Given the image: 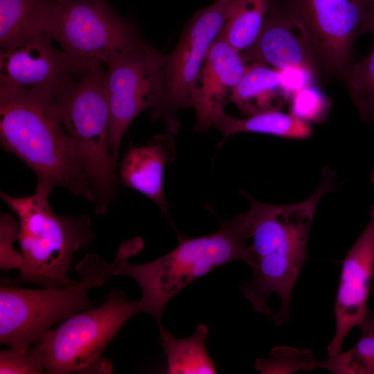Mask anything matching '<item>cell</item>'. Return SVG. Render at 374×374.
I'll return each instance as SVG.
<instances>
[{
    "mask_svg": "<svg viewBox=\"0 0 374 374\" xmlns=\"http://www.w3.org/2000/svg\"><path fill=\"white\" fill-rule=\"evenodd\" d=\"M238 217L244 235L252 239L244 261L253 273L240 290L254 310L267 316L269 296L278 294L281 308L271 317L278 326L290 317L291 294L308 257L310 226L285 208L258 201Z\"/></svg>",
    "mask_w": 374,
    "mask_h": 374,
    "instance_id": "6da1fadb",
    "label": "cell"
},
{
    "mask_svg": "<svg viewBox=\"0 0 374 374\" xmlns=\"http://www.w3.org/2000/svg\"><path fill=\"white\" fill-rule=\"evenodd\" d=\"M52 105L0 91L1 145L33 170L37 186L50 192L66 188L95 202L93 187Z\"/></svg>",
    "mask_w": 374,
    "mask_h": 374,
    "instance_id": "7a4b0ae2",
    "label": "cell"
},
{
    "mask_svg": "<svg viewBox=\"0 0 374 374\" xmlns=\"http://www.w3.org/2000/svg\"><path fill=\"white\" fill-rule=\"evenodd\" d=\"M139 238L121 245L111 262L89 253L76 265L78 279L60 287H0V343L27 348L37 344L55 323L95 306L89 291L109 281L119 263L141 250Z\"/></svg>",
    "mask_w": 374,
    "mask_h": 374,
    "instance_id": "3957f363",
    "label": "cell"
},
{
    "mask_svg": "<svg viewBox=\"0 0 374 374\" xmlns=\"http://www.w3.org/2000/svg\"><path fill=\"white\" fill-rule=\"evenodd\" d=\"M106 65L94 62L64 87L53 109L96 195L95 213L103 215L116 193V167L109 148V107Z\"/></svg>",
    "mask_w": 374,
    "mask_h": 374,
    "instance_id": "277c9868",
    "label": "cell"
},
{
    "mask_svg": "<svg viewBox=\"0 0 374 374\" xmlns=\"http://www.w3.org/2000/svg\"><path fill=\"white\" fill-rule=\"evenodd\" d=\"M51 192L36 186L33 195L16 197L1 192L6 204L17 215L19 242L24 264L16 279L8 285L35 283L42 287L73 284L68 277L73 256L93 239L87 215H60L51 208Z\"/></svg>",
    "mask_w": 374,
    "mask_h": 374,
    "instance_id": "5b68a950",
    "label": "cell"
},
{
    "mask_svg": "<svg viewBox=\"0 0 374 374\" xmlns=\"http://www.w3.org/2000/svg\"><path fill=\"white\" fill-rule=\"evenodd\" d=\"M179 244L170 253L153 260L134 265L122 260L114 276H127L140 285L142 312L161 325L168 302L195 279L227 262L244 261L247 238L235 218L220 220L219 229L210 235L188 238L180 235Z\"/></svg>",
    "mask_w": 374,
    "mask_h": 374,
    "instance_id": "8992f818",
    "label": "cell"
},
{
    "mask_svg": "<svg viewBox=\"0 0 374 374\" xmlns=\"http://www.w3.org/2000/svg\"><path fill=\"white\" fill-rule=\"evenodd\" d=\"M139 312L140 301H128L124 292L112 290L102 305L70 317L30 347L46 373H109L111 363L100 355Z\"/></svg>",
    "mask_w": 374,
    "mask_h": 374,
    "instance_id": "52a82bcc",
    "label": "cell"
},
{
    "mask_svg": "<svg viewBox=\"0 0 374 374\" xmlns=\"http://www.w3.org/2000/svg\"><path fill=\"white\" fill-rule=\"evenodd\" d=\"M45 32L82 67L105 64L144 41L107 0H53Z\"/></svg>",
    "mask_w": 374,
    "mask_h": 374,
    "instance_id": "ba28073f",
    "label": "cell"
},
{
    "mask_svg": "<svg viewBox=\"0 0 374 374\" xmlns=\"http://www.w3.org/2000/svg\"><path fill=\"white\" fill-rule=\"evenodd\" d=\"M105 65L109 148L117 166L121 140L132 122L145 109L157 107L163 98L164 54L143 41L111 58Z\"/></svg>",
    "mask_w": 374,
    "mask_h": 374,
    "instance_id": "9c48e42d",
    "label": "cell"
},
{
    "mask_svg": "<svg viewBox=\"0 0 374 374\" xmlns=\"http://www.w3.org/2000/svg\"><path fill=\"white\" fill-rule=\"evenodd\" d=\"M233 1L215 0L199 10L187 24L175 49L164 55L165 93L150 116L153 121L162 122L171 134H176L180 125L178 112L192 107V91Z\"/></svg>",
    "mask_w": 374,
    "mask_h": 374,
    "instance_id": "30bf717a",
    "label": "cell"
},
{
    "mask_svg": "<svg viewBox=\"0 0 374 374\" xmlns=\"http://www.w3.org/2000/svg\"><path fill=\"white\" fill-rule=\"evenodd\" d=\"M304 30L319 75L344 81L364 18L355 0H279Z\"/></svg>",
    "mask_w": 374,
    "mask_h": 374,
    "instance_id": "8fae6325",
    "label": "cell"
},
{
    "mask_svg": "<svg viewBox=\"0 0 374 374\" xmlns=\"http://www.w3.org/2000/svg\"><path fill=\"white\" fill-rule=\"evenodd\" d=\"M47 33L0 51V91L53 103L86 67L53 44Z\"/></svg>",
    "mask_w": 374,
    "mask_h": 374,
    "instance_id": "7c38bea8",
    "label": "cell"
},
{
    "mask_svg": "<svg viewBox=\"0 0 374 374\" xmlns=\"http://www.w3.org/2000/svg\"><path fill=\"white\" fill-rule=\"evenodd\" d=\"M374 274V205L369 220L342 262L335 303V336L327 347L329 358L341 352L344 339L359 326L369 310L367 301Z\"/></svg>",
    "mask_w": 374,
    "mask_h": 374,
    "instance_id": "4fadbf2b",
    "label": "cell"
},
{
    "mask_svg": "<svg viewBox=\"0 0 374 374\" xmlns=\"http://www.w3.org/2000/svg\"><path fill=\"white\" fill-rule=\"evenodd\" d=\"M247 64H269L277 70L303 67L319 76L304 30L279 0H271L263 27L255 42L240 53Z\"/></svg>",
    "mask_w": 374,
    "mask_h": 374,
    "instance_id": "5bb4252c",
    "label": "cell"
},
{
    "mask_svg": "<svg viewBox=\"0 0 374 374\" xmlns=\"http://www.w3.org/2000/svg\"><path fill=\"white\" fill-rule=\"evenodd\" d=\"M247 64L240 53L218 35L208 53L191 94L196 112L195 131L204 133L217 113L231 101Z\"/></svg>",
    "mask_w": 374,
    "mask_h": 374,
    "instance_id": "9a60e30c",
    "label": "cell"
},
{
    "mask_svg": "<svg viewBox=\"0 0 374 374\" xmlns=\"http://www.w3.org/2000/svg\"><path fill=\"white\" fill-rule=\"evenodd\" d=\"M175 156V141L168 132L153 136L144 145H131L119 166L121 181L145 195L166 215L168 204L163 190L164 172Z\"/></svg>",
    "mask_w": 374,
    "mask_h": 374,
    "instance_id": "2e32d148",
    "label": "cell"
},
{
    "mask_svg": "<svg viewBox=\"0 0 374 374\" xmlns=\"http://www.w3.org/2000/svg\"><path fill=\"white\" fill-rule=\"evenodd\" d=\"M289 99L279 71L258 63L247 64L231 97V101L247 116L280 110Z\"/></svg>",
    "mask_w": 374,
    "mask_h": 374,
    "instance_id": "e0dca14e",
    "label": "cell"
},
{
    "mask_svg": "<svg viewBox=\"0 0 374 374\" xmlns=\"http://www.w3.org/2000/svg\"><path fill=\"white\" fill-rule=\"evenodd\" d=\"M213 125L222 133L223 142L230 136L241 132L300 140L309 138L312 132L309 123L280 110L269 111L239 118L229 115L222 109L215 117Z\"/></svg>",
    "mask_w": 374,
    "mask_h": 374,
    "instance_id": "ac0fdd59",
    "label": "cell"
},
{
    "mask_svg": "<svg viewBox=\"0 0 374 374\" xmlns=\"http://www.w3.org/2000/svg\"><path fill=\"white\" fill-rule=\"evenodd\" d=\"M53 0H0V48L45 32Z\"/></svg>",
    "mask_w": 374,
    "mask_h": 374,
    "instance_id": "d6986e66",
    "label": "cell"
},
{
    "mask_svg": "<svg viewBox=\"0 0 374 374\" xmlns=\"http://www.w3.org/2000/svg\"><path fill=\"white\" fill-rule=\"evenodd\" d=\"M161 344L167 357L166 373H216L215 363L206 349L208 326H197L186 338H176L162 324L159 326Z\"/></svg>",
    "mask_w": 374,
    "mask_h": 374,
    "instance_id": "ffe728a7",
    "label": "cell"
},
{
    "mask_svg": "<svg viewBox=\"0 0 374 374\" xmlns=\"http://www.w3.org/2000/svg\"><path fill=\"white\" fill-rule=\"evenodd\" d=\"M271 0H233L219 36L239 53L256 40Z\"/></svg>",
    "mask_w": 374,
    "mask_h": 374,
    "instance_id": "44dd1931",
    "label": "cell"
},
{
    "mask_svg": "<svg viewBox=\"0 0 374 374\" xmlns=\"http://www.w3.org/2000/svg\"><path fill=\"white\" fill-rule=\"evenodd\" d=\"M362 335L350 350L317 363L336 374H374V317L369 311L359 326Z\"/></svg>",
    "mask_w": 374,
    "mask_h": 374,
    "instance_id": "7402d4cb",
    "label": "cell"
},
{
    "mask_svg": "<svg viewBox=\"0 0 374 374\" xmlns=\"http://www.w3.org/2000/svg\"><path fill=\"white\" fill-rule=\"evenodd\" d=\"M344 82L361 118L374 121V43L370 53L353 64Z\"/></svg>",
    "mask_w": 374,
    "mask_h": 374,
    "instance_id": "603a6c76",
    "label": "cell"
},
{
    "mask_svg": "<svg viewBox=\"0 0 374 374\" xmlns=\"http://www.w3.org/2000/svg\"><path fill=\"white\" fill-rule=\"evenodd\" d=\"M331 102L314 84H309L290 98V114L302 121L321 123L326 118Z\"/></svg>",
    "mask_w": 374,
    "mask_h": 374,
    "instance_id": "cb8c5ba5",
    "label": "cell"
},
{
    "mask_svg": "<svg viewBox=\"0 0 374 374\" xmlns=\"http://www.w3.org/2000/svg\"><path fill=\"white\" fill-rule=\"evenodd\" d=\"M287 357L284 348H273L266 359H258L255 368L261 373L295 372L297 370H311L317 367L312 354L309 350L287 348Z\"/></svg>",
    "mask_w": 374,
    "mask_h": 374,
    "instance_id": "d4e9b609",
    "label": "cell"
},
{
    "mask_svg": "<svg viewBox=\"0 0 374 374\" xmlns=\"http://www.w3.org/2000/svg\"><path fill=\"white\" fill-rule=\"evenodd\" d=\"M19 222L8 213L0 216V269L3 271L20 270L24 264L21 253L14 247L19 240Z\"/></svg>",
    "mask_w": 374,
    "mask_h": 374,
    "instance_id": "484cf974",
    "label": "cell"
},
{
    "mask_svg": "<svg viewBox=\"0 0 374 374\" xmlns=\"http://www.w3.org/2000/svg\"><path fill=\"white\" fill-rule=\"evenodd\" d=\"M0 373H46L30 347H10L0 352Z\"/></svg>",
    "mask_w": 374,
    "mask_h": 374,
    "instance_id": "4316f807",
    "label": "cell"
},
{
    "mask_svg": "<svg viewBox=\"0 0 374 374\" xmlns=\"http://www.w3.org/2000/svg\"><path fill=\"white\" fill-rule=\"evenodd\" d=\"M278 71L282 86L290 98L303 87L313 84L317 78L314 72L303 67H290Z\"/></svg>",
    "mask_w": 374,
    "mask_h": 374,
    "instance_id": "83f0119b",
    "label": "cell"
},
{
    "mask_svg": "<svg viewBox=\"0 0 374 374\" xmlns=\"http://www.w3.org/2000/svg\"><path fill=\"white\" fill-rule=\"evenodd\" d=\"M371 33L374 36V10L366 14L360 28V33Z\"/></svg>",
    "mask_w": 374,
    "mask_h": 374,
    "instance_id": "f1b7e54d",
    "label": "cell"
},
{
    "mask_svg": "<svg viewBox=\"0 0 374 374\" xmlns=\"http://www.w3.org/2000/svg\"><path fill=\"white\" fill-rule=\"evenodd\" d=\"M355 1L362 8L364 12V17L368 12H371L373 10H374V0H355Z\"/></svg>",
    "mask_w": 374,
    "mask_h": 374,
    "instance_id": "f546056e",
    "label": "cell"
},
{
    "mask_svg": "<svg viewBox=\"0 0 374 374\" xmlns=\"http://www.w3.org/2000/svg\"><path fill=\"white\" fill-rule=\"evenodd\" d=\"M371 180H372V182L374 184V171L371 174Z\"/></svg>",
    "mask_w": 374,
    "mask_h": 374,
    "instance_id": "4dcf8cb0",
    "label": "cell"
},
{
    "mask_svg": "<svg viewBox=\"0 0 374 374\" xmlns=\"http://www.w3.org/2000/svg\"><path fill=\"white\" fill-rule=\"evenodd\" d=\"M373 292H374V290H373Z\"/></svg>",
    "mask_w": 374,
    "mask_h": 374,
    "instance_id": "1f68e13d",
    "label": "cell"
}]
</instances>
